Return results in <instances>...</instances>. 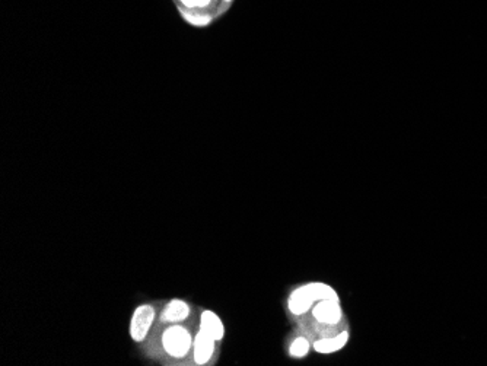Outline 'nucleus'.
<instances>
[{
	"instance_id": "f257e3e1",
	"label": "nucleus",
	"mask_w": 487,
	"mask_h": 366,
	"mask_svg": "<svg viewBox=\"0 0 487 366\" xmlns=\"http://www.w3.org/2000/svg\"><path fill=\"white\" fill-rule=\"evenodd\" d=\"M321 299H340L337 290L324 282H309L293 289L288 298V311L295 317H302L313 310Z\"/></svg>"
},
{
	"instance_id": "f03ea898",
	"label": "nucleus",
	"mask_w": 487,
	"mask_h": 366,
	"mask_svg": "<svg viewBox=\"0 0 487 366\" xmlns=\"http://www.w3.org/2000/svg\"><path fill=\"white\" fill-rule=\"evenodd\" d=\"M195 334L180 324H170L160 335V344L164 352L172 359H184L193 349Z\"/></svg>"
},
{
	"instance_id": "7ed1b4c3",
	"label": "nucleus",
	"mask_w": 487,
	"mask_h": 366,
	"mask_svg": "<svg viewBox=\"0 0 487 366\" xmlns=\"http://www.w3.org/2000/svg\"><path fill=\"white\" fill-rule=\"evenodd\" d=\"M156 310L151 303H140L131 313L129 334L135 343H143L149 335L156 319Z\"/></svg>"
},
{
	"instance_id": "20e7f679",
	"label": "nucleus",
	"mask_w": 487,
	"mask_h": 366,
	"mask_svg": "<svg viewBox=\"0 0 487 366\" xmlns=\"http://www.w3.org/2000/svg\"><path fill=\"white\" fill-rule=\"evenodd\" d=\"M313 318L321 326L333 327L343 319V308L340 299H321L314 303L313 310L309 311Z\"/></svg>"
},
{
	"instance_id": "39448f33",
	"label": "nucleus",
	"mask_w": 487,
	"mask_h": 366,
	"mask_svg": "<svg viewBox=\"0 0 487 366\" xmlns=\"http://www.w3.org/2000/svg\"><path fill=\"white\" fill-rule=\"evenodd\" d=\"M190 315L191 305L181 298H172L165 303L158 318L162 324H180L187 321Z\"/></svg>"
},
{
	"instance_id": "423d86ee",
	"label": "nucleus",
	"mask_w": 487,
	"mask_h": 366,
	"mask_svg": "<svg viewBox=\"0 0 487 366\" xmlns=\"http://www.w3.org/2000/svg\"><path fill=\"white\" fill-rule=\"evenodd\" d=\"M216 340L211 338L209 334H206L201 330H197L193 338V349H191V353H193V360L196 365H208L215 352H216Z\"/></svg>"
},
{
	"instance_id": "0eeeda50",
	"label": "nucleus",
	"mask_w": 487,
	"mask_h": 366,
	"mask_svg": "<svg viewBox=\"0 0 487 366\" xmlns=\"http://www.w3.org/2000/svg\"><path fill=\"white\" fill-rule=\"evenodd\" d=\"M199 330L209 334L216 342H222L225 338V324L222 318H220L215 311L212 310H203L200 313L199 318Z\"/></svg>"
},
{
	"instance_id": "6e6552de",
	"label": "nucleus",
	"mask_w": 487,
	"mask_h": 366,
	"mask_svg": "<svg viewBox=\"0 0 487 366\" xmlns=\"http://www.w3.org/2000/svg\"><path fill=\"white\" fill-rule=\"evenodd\" d=\"M349 339L350 334L345 330L336 335H330V338L317 339L313 343V349L320 355H331L338 352V350H342L349 343Z\"/></svg>"
},
{
	"instance_id": "1a4fd4ad",
	"label": "nucleus",
	"mask_w": 487,
	"mask_h": 366,
	"mask_svg": "<svg viewBox=\"0 0 487 366\" xmlns=\"http://www.w3.org/2000/svg\"><path fill=\"white\" fill-rule=\"evenodd\" d=\"M311 347H313V343L309 342V339L305 338V335H299V338L292 340L288 349V355L293 359H304L309 355V352H311Z\"/></svg>"
},
{
	"instance_id": "9d476101",
	"label": "nucleus",
	"mask_w": 487,
	"mask_h": 366,
	"mask_svg": "<svg viewBox=\"0 0 487 366\" xmlns=\"http://www.w3.org/2000/svg\"><path fill=\"white\" fill-rule=\"evenodd\" d=\"M183 15H184V18H185L188 22L195 24V25H197V26L208 25V24L212 21V18L208 17V15H204V17H199V15H197V17H195V15H190V13H183Z\"/></svg>"
},
{
	"instance_id": "9b49d317",
	"label": "nucleus",
	"mask_w": 487,
	"mask_h": 366,
	"mask_svg": "<svg viewBox=\"0 0 487 366\" xmlns=\"http://www.w3.org/2000/svg\"><path fill=\"white\" fill-rule=\"evenodd\" d=\"M211 2H212V0H197V6L199 8H206V6H209Z\"/></svg>"
}]
</instances>
